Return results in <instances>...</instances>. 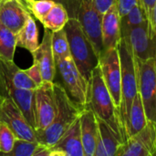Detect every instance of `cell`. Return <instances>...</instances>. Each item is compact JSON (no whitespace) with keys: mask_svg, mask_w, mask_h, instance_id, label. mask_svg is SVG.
Listing matches in <instances>:
<instances>
[{"mask_svg":"<svg viewBox=\"0 0 156 156\" xmlns=\"http://www.w3.org/2000/svg\"><path fill=\"white\" fill-rule=\"evenodd\" d=\"M114 3L115 0H94V4L97 9L101 15H103Z\"/></svg>","mask_w":156,"mask_h":156,"instance_id":"cell-32","label":"cell"},{"mask_svg":"<svg viewBox=\"0 0 156 156\" xmlns=\"http://www.w3.org/2000/svg\"><path fill=\"white\" fill-rule=\"evenodd\" d=\"M15 140L16 136L12 130L5 123L0 122V155H8Z\"/></svg>","mask_w":156,"mask_h":156,"instance_id":"cell-29","label":"cell"},{"mask_svg":"<svg viewBox=\"0 0 156 156\" xmlns=\"http://www.w3.org/2000/svg\"><path fill=\"white\" fill-rule=\"evenodd\" d=\"M154 65H155V70H156V54H155V57H154Z\"/></svg>","mask_w":156,"mask_h":156,"instance_id":"cell-35","label":"cell"},{"mask_svg":"<svg viewBox=\"0 0 156 156\" xmlns=\"http://www.w3.org/2000/svg\"><path fill=\"white\" fill-rule=\"evenodd\" d=\"M0 74L14 87L24 90H36L37 85L27 75L25 69H19L14 61L0 58Z\"/></svg>","mask_w":156,"mask_h":156,"instance_id":"cell-20","label":"cell"},{"mask_svg":"<svg viewBox=\"0 0 156 156\" xmlns=\"http://www.w3.org/2000/svg\"><path fill=\"white\" fill-rule=\"evenodd\" d=\"M115 156H156V124L146 126L121 144Z\"/></svg>","mask_w":156,"mask_h":156,"instance_id":"cell-11","label":"cell"},{"mask_svg":"<svg viewBox=\"0 0 156 156\" xmlns=\"http://www.w3.org/2000/svg\"><path fill=\"white\" fill-rule=\"evenodd\" d=\"M48 149L49 156H85L80 134V117L60 139Z\"/></svg>","mask_w":156,"mask_h":156,"instance_id":"cell-14","label":"cell"},{"mask_svg":"<svg viewBox=\"0 0 156 156\" xmlns=\"http://www.w3.org/2000/svg\"><path fill=\"white\" fill-rule=\"evenodd\" d=\"M148 122L145 110L143 104L142 98L139 94L135 96L129 114V122H128V128H127V139L141 131L143 128L146 126Z\"/></svg>","mask_w":156,"mask_h":156,"instance_id":"cell-22","label":"cell"},{"mask_svg":"<svg viewBox=\"0 0 156 156\" xmlns=\"http://www.w3.org/2000/svg\"><path fill=\"white\" fill-rule=\"evenodd\" d=\"M98 119L99 136L94 156H115L122 140L102 120Z\"/></svg>","mask_w":156,"mask_h":156,"instance_id":"cell-19","label":"cell"},{"mask_svg":"<svg viewBox=\"0 0 156 156\" xmlns=\"http://www.w3.org/2000/svg\"><path fill=\"white\" fill-rule=\"evenodd\" d=\"M141 3V0H115L120 17L125 16L134 5Z\"/></svg>","mask_w":156,"mask_h":156,"instance_id":"cell-31","label":"cell"},{"mask_svg":"<svg viewBox=\"0 0 156 156\" xmlns=\"http://www.w3.org/2000/svg\"><path fill=\"white\" fill-rule=\"evenodd\" d=\"M118 50L122 68L121 105L118 110L119 120L122 128L123 143L127 140V128L129 122L130 110L135 96L138 93V80L136 73L135 59L133 51L124 38H121Z\"/></svg>","mask_w":156,"mask_h":156,"instance_id":"cell-1","label":"cell"},{"mask_svg":"<svg viewBox=\"0 0 156 156\" xmlns=\"http://www.w3.org/2000/svg\"><path fill=\"white\" fill-rule=\"evenodd\" d=\"M16 47V34L0 23V58L13 61Z\"/></svg>","mask_w":156,"mask_h":156,"instance_id":"cell-24","label":"cell"},{"mask_svg":"<svg viewBox=\"0 0 156 156\" xmlns=\"http://www.w3.org/2000/svg\"><path fill=\"white\" fill-rule=\"evenodd\" d=\"M99 65L103 80L117 109L121 105L122 68L118 47L106 49L99 58Z\"/></svg>","mask_w":156,"mask_h":156,"instance_id":"cell-7","label":"cell"},{"mask_svg":"<svg viewBox=\"0 0 156 156\" xmlns=\"http://www.w3.org/2000/svg\"><path fill=\"white\" fill-rule=\"evenodd\" d=\"M80 124L85 156H94L99 136V125L97 116L90 108L87 107L81 112Z\"/></svg>","mask_w":156,"mask_h":156,"instance_id":"cell-17","label":"cell"},{"mask_svg":"<svg viewBox=\"0 0 156 156\" xmlns=\"http://www.w3.org/2000/svg\"><path fill=\"white\" fill-rule=\"evenodd\" d=\"M77 19L90 40L97 56L100 58L103 52L101 34L102 15L97 9L94 0H80Z\"/></svg>","mask_w":156,"mask_h":156,"instance_id":"cell-9","label":"cell"},{"mask_svg":"<svg viewBox=\"0 0 156 156\" xmlns=\"http://www.w3.org/2000/svg\"><path fill=\"white\" fill-rule=\"evenodd\" d=\"M130 46L135 58L146 60L156 54V35L150 21L133 27L122 34Z\"/></svg>","mask_w":156,"mask_h":156,"instance_id":"cell-8","label":"cell"},{"mask_svg":"<svg viewBox=\"0 0 156 156\" xmlns=\"http://www.w3.org/2000/svg\"><path fill=\"white\" fill-rule=\"evenodd\" d=\"M151 24H152V27H153L154 31L156 35V1L155 4H154V9H153V13H152Z\"/></svg>","mask_w":156,"mask_h":156,"instance_id":"cell-34","label":"cell"},{"mask_svg":"<svg viewBox=\"0 0 156 156\" xmlns=\"http://www.w3.org/2000/svg\"><path fill=\"white\" fill-rule=\"evenodd\" d=\"M57 101L53 82H43L35 90V132H41L53 122Z\"/></svg>","mask_w":156,"mask_h":156,"instance_id":"cell-12","label":"cell"},{"mask_svg":"<svg viewBox=\"0 0 156 156\" xmlns=\"http://www.w3.org/2000/svg\"><path fill=\"white\" fill-rule=\"evenodd\" d=\"M52 32L45 28L44 36L37 48L32 52L33 60L36 61L41 70L44 82H53L56 75V60L52 50Z\"/></svg>","mask_w":156,"mask_h":156,"instance_id":"cell-15","label":"cell"},{"mask_svg":"<svg viewBox=\"0 0 156 156\" xmlns=\"http://www.w3.org/2000/svg\"><path fill=\"white\" fill-rule=\"evenodd\" d=\"M25 71H26L27 75L32 80V81L37 85V87L40 86L44 82L40 68H39L38 64L36 61H33L32 66L29 67L28 69H25Z\"/></svg>","mask_w":156,"mask_h":156,"instance_id":"cell-30","label":"cell"},{"mask_svg":"<svg viewBox=\"0 0 156 156\" xmlns=\"http://www.w3.org/2000/svg\"><path fill=\"white\" fill-rule=\"evenodd\" d=\"M40 144L37 142H31L24 139L16 138L14 146L9 156H36V154L39 148Z\"/></svg>","mask_w":156,"mask_h":156,"instance_id":"cell-28","label":"cell"},{"mask_svg":"<svg viewBox=\"0 0 156 156\" xmlns=\"http://www.w3.org/2000/svg\"><path fill=\"white\" fill-rule=\"evenodd\" d=\"M53 83L57 101L55 118L48 128L36 133L37 143L47 147L54 145L80 117L83 111L71 101L65 90L58 83Z\"/></svg>","mask_w":156,"mask_h":156,"instance_id":"cell-3","label":"cell"},{"mask_svg":"<svg viewBox=\"0 0 156 156\" xmlns=\"http://www.w3.org/2000/svg\"><path fill=\"white\" fill-rule=\"evenodd\" d=\"M0 122L5 123L16 138L37 142L35 130L28 123L16 104L9 98L0 95Z\"/></svg>","mask_w":156,"mask_h":156,"instance_id":"cell-10","label":"cell"},{"mask_svg":"<svg viewBox=\"0 0 156 156\" xmlns=\"http://www.w3.org/2000/svg\"><path fill=\"white\" fill-rule=\"evenodd\" d=\"M16 45L29 52H34L38 45V29L32 15H29L25 25L16 34Z\"/></svg>","mask_w":156,"mask_h":156,"instance_id":"cell-21","label":"cell"},{"mask_svg":"<svg viewBox=\"0 0 156 156\" xmlns=\"http://www.w3.org/2000/svg\"><path fill=\"white\" fill-rule=\"evenodd\" d=\"M53 82L58 83L71 101L80 109L87 108L88 81L77 68L71 56L56 60V75Z\"/></svg>","mask_w":156,"mask_h":156,"instance_id":"cell-5","label":"cell"},{"mask_svg":"<svg viewBox=\"0 0 156 156\" xmlns=\"http://www.w3.org/2000/svg\"><path fill=\"white\" fill-rule=\"evenodd\" d=\"M51 44H52V50H53L55 60L71 56L65 28H62L56 32H52Z\"/></svg>","mask_w":156,"mask_h":156,"instance_id":"cell-26","label":"cell"},{"mask_svg":"<svg viewBox=\"0 0 156 156\" xmlns=\"http://www.w3.org/2000/svg\"><path fill=\"white\" fill-rule=\"evenodd\" d=\"M156 0H141V3L145 10V13L147 15V17L149 19V21L151 22V18H152V13H153V9Z\"/></svg>","mask_w":156,"mask_h":156,"instance_id":"cell-33","label":"cell"},{"mask_svg":"<svg viewBox=\"0 0 156 156\" xmlns=\"http://www.w3.org/2000/svg\"><path fill=\"white\" fill-rule=\"evenodd\" d=\"M69 19V16L65 6L61 3H55L40 23L45 28L51 32H56L64 28Z\"/></svg>","mask_w":156,"mask_h":156,"instance_id":"cell-23","label":"cell"},{"mask_svg":"<svg viewBox=\"0 0 156 156\" xmlns=\"http://www.w3.org/2000/svg\"><path fill=\"white\" fill-rule=\"evenodd\" d=\"M87 107L95 113L97 118L105 122L123 143L119 113L103 80L100 65L93 69L88 82Z\"/></svg>","mask_w":156,"mask_h":156,"instance_id":"cell-2","label":"cell"},{"mask_svg":"<svg viewBox=\"0 0 156 156\" xmlns=\"http://www.w3.org/2000/svg\"><path fill=\"white\" fill-rule=\"evenodd\" d=\"M0 95L9 97L35 130V90L17 89L0 74Z\"/></svg>","mask_w":156,"mask_h":156,"instance_id":"cell-13","label":"cell"},{"mask_svg":"<svg viewBox=\"0 0 156 156\" xmlns=\"http://www.w3.org/2000/svg\"><path fill=\"white\" fill-rule=\"evenodd\" d=\"M30 15L22 0H0V23L17 34Z\"/></svg>","mask_w":156,"mask_h":156,"instance_id":"cell-16","label":"cell"},{"mask_svg":"<svg viewBox=\"0 0 156 156\" xmlns=\"http://www.w3.org/2000/svg\"><path fill=\"white\" fill-rule=\"evenodd\" d=\"M64 28L69 40L70 55L77 68L89 82L93 69L99 65V57L77 18H69Z\"/></svg>","mask_w":156,"mask_h":156,"instance_id":"cell-4","label":"cell"},{"mask_svg":"<svg viewBox=\"0 0 156 156\" xmlns=\"http://www.w3.org/2000/svg\"><path fill=\"white\" fill-rule=\"evenodd\" d=\"M25 6L35 18L41 21L56 3L53 0H22Z\"/></svg>","mask_w":156,"mask_h":156,"instance_id":"cell-27","label":"cell"},{"mask_svg":"<svg viewBox=\"0 0 156 156\" xmlns=\"http://www.w3.org/2000/svg\"><path fill=\"white\" fill-rule=\"evenodd\" d=\"M101 34L103 51L118 46L122 34L120 16L115 3L102 15Z\"/></svg>","mask_w":156,"mask_h":156,"instance_id":"cell-18","label":"cell"},{"mask_svg":"<svg viewBox=\"0 0 156 156\" xmlns=\"http://www.w3.org/2000/svg\"><path fill=\"white\" fill-rule=\"evenodd\" d=\"M147 21H149V19L147 17L145 10L142 3H139L136 5H134L125 16L120 17L121 34L133 27L140 26Z\"/></svg>","mask_w":156,"mask_h":156,"instance_id":"cell-25","label":"cell"},{"mask_svg":"<svg viewBox=\"0 0 156 156\" xmlns=\"http://www.w3.org/2000/svg\"><path fill=\"white\" fill-rule=\"evenodd\" d=\"M138 92L142 98L147 120L156 124V70L154 58L146 60L135 58Z\"/></svg>","mask_w":156,"mask_h":156,"instance_id":"cell-6","label":"cell"}]
</instances>
